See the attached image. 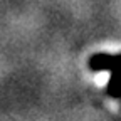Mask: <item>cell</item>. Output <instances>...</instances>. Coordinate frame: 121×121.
Returning a JSON list of instances; mask_svg holds the SVG:
<instances>
[{"instance_id": "obj_1", "label": "cell", "mask_w": 121, "mask_h": 121, "mask_svg": "<svg viewBox=\"0 0 121 121\" xmlns=\"http://www.w3.org/2000/svg\"><path fill=\"white\" fill-rule=\"evenodd\" d=\"M89 67L93 71H109L111 78L106 91L113 98L121 96V54H94L89 59Z\"/></svg>"}]
</instances>
